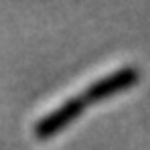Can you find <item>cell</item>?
<instances>
[{
	"mask_svg": "<svg viewBox=\"0 0 150 150\" xmlns=\"http://www.w3.org/2000/svg\"><path fill=\"white\" fill-rule=\"evenodd\" d=\"M138 79V71L132 69V67H126L120 71H114L112 75H105L98 79L96 83H91L89 87H85L79 96H73L79 110L83 112L85 105H93V103H100V101L108 100L110 96L118 93V91H124L130 85H134Z\"/></svg>",
	"mask_w": 150,
	"mask_h": 150,
	"instance_id": "cell-1",
	"label": "cell"
}]
</instances>
